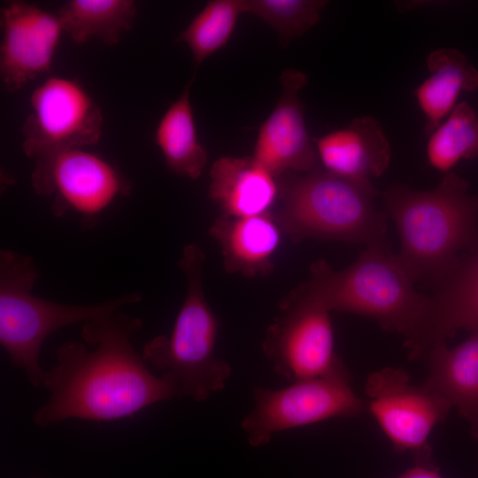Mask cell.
<instances>
[{
	"label": "cell",
	"mask_w": 478,
	"mask_h": 478,
	"mask_svg": "<svg viewBox=\"0 0 478 478\" xmlns=\"http://www.w3.org/2000/svg\"><path fill=\"white\" fill-rule=\"evenodd\" d=\"M143 321L120 310L82 324L81 342L55 351L56 364L44 371L48 401L33 423L49 428L67 420L114 421L179 397L173 381L156 375L135 351L133 338Z\"/></svg>",
	"instance_id": "obj_1"
},
{
	"label": "cell",
	"mask_w": 478,
	"mask_h": 478,
	"mask_svg": "<svg viewBox=\"0 0 478 478\" xmlns=\"http://www.w3.org/2000/svg\"><path fill=\"white\" fill-rule=\"evenodd\" d=\"M382 199L399 235L397 257L414 283L435 288L478 242V194L453 172L431 190L394 184Z\"/></svg>",
	"instance_id": "obj_2"
},
{
	"label": "cell",
	"mask_w": 478,
	"mask_h": 478,
	"mask_svg": "<svg viewBox=\"0 0 478 478\" xmlns=\"http://www.w3.org/2000/svg\"><path fill=\"white\" fill-rule=\"evenodd\" d=\"M310 272L303 287L329 312L373 318L383 329L404 335L405 342L418 332L429 296L416 291L389 243L366 247L341 271L318 260Z\"/></svg>",
	"instance_id": "obj_3"
},
{
	"label": "cell",
	"mask_w": 478,
	"mask_h": 478,
	"mask_svg": "<svg viewBox=\"0 0 478 478\" xmlns=\"http://www.w3.org/2000/svg\"><path fill=\"white\" fill-rule=\"evenodd\" d=\"M204 259L198 245L185 246L179 263L186 276L185 299L171 333L155 336L142 351L150 368L173 382L180 397L197 402L224 389L232 374L230 364L215 352L220 324L204 291Z\"/></svg>",
	"instance_id": "obj_4"
},
{
	"label": "cell",
	"mask_w": 478,
	"mask_h": 478,
	"mask_svg": "<svg viewBox=\"0 0 478 478\" xmlns=\"http://www.w3.org/2000/svg\"><path fill=\"white\" fill-rule=\"evenodd\" d=\"M37 278L29 256L1 251L0 343L12 365L22 370L34 387L42 388L45 370L40 365V353L50 334L138 303L142 296L131 293L92 305L60 304L31 293Z\"/></svg>",
	"instance_id": "obj_5"
},
{
	"label": "cell",
	"mask_w": 478,
	"mask_h": 478,
	"mask_svg": "<svg viewBox=\"0 0 478 478\" xmlns=\"http://www.w3.org/2000/svg\"><path fill=\"white\" fill-rule=\"evenodd\" d=\"M371 182H357L315 169L285 190L277 222L293 241L337 240L388 244L387 214L375 207Z\"/></svg>",
	"instance_id": "obj_6"
},
{
	"label": "cell",
	"mask_w": 478,
	"mask_h": 478,
	"mask_svg": "<svg viewBox=\"0 0 478 478\" xmlns=\"http://www.w3.org/2000/svg\"><path fill=\"white\" fill-rule=\"evenodd\" d=\"M254 408L241 422L249 443L266 445L280 431L338 417H357L366 404L351 386L345 366L319 378L291 382L288 387L252 389Z\"/></svg>",
	"instance_id": "obj_7"
},
{
	"label": "cell",
	"mask_w": 478,
	"mask_h": 478,
	"mask_svg": "<svg viewBox=\"0 0 478 478\" xmlns=\"http://www.w3.org/2000/svg\"><path fill=\"white\" fill-rule=\"evenodd\" d=\"M329 311L304 287L281 304L262 344L274 371L297 382L328 375L344 366L334 349Z\"/></svg>",
	"instance_id": "obj_8"
},
{
	"label": "cell",
	"mask_w": 478,
	"mask_h": 478,
	"mask_svg": "<svg viewBox=\"0 0 478 478\" xmlns=\"http://www.w3.org/2000/svg\"><path fill=\"white\" fill-rule=\"evenodd\" d=\"M365 391L366 410L377 420L397 452H411L413 464L435 462L428 442L433 428L451 406L423 384L412 385L400 368L385 367L371 374Z\"/></svg>",
	"instance_id": "obj_9"
},
{
	"label": "cell",
	"mask_w": 478,
	"mask_h": 478,
	"mask_svg": "<svg viewBox=\"0 0 478 478\" xmlns=\"http://www.w3.org/2000/svg\"><path fill=\"white\" fill-rule=\"evenodd\" d=\"M30 107L22 127V149L28 158L94 145L102 136V111L75 80L46 79L31 94Z\"/></svg>",
	"instance_id": "obj_10"
},
{
	"label": "cell",
	"mask_w": 478,
	"mask_h": 478,
	"mask_svg": "<svg viewBox=\"0 0 478 478\" xmlns=\"http://www.w3.org/2000/svg\"><path fill=\"white\" fill-rule=\"evenodd\" d=\"M31 183L38 195L52 198V212L60 217L68 212L95 217L130 189L112 165L81 149L38 157Z\"/></svg>",
	"instance_id": "obj_11"
},
{
	"label": "cell",
	"mask_w": 478,
	"mask_h": 478,
	"mask_svg": "<svg viewBox=\"0 0 478 478\" xmlns=\"http://www.w3.org/2000/svg\"><path fill=\"white\" fill-rule=\"evenodd\" d=\"M1 27V82L16 92L50 71L64 31L57 13L22 1L3 6Z\"/></svg>",
	"instance_id": "obj_12"
},
{
	"label": "cell",
	"mask_w": 478,
	"mask_h": 478,
	"mask_svg": "<svg viewBox=\"0 0 478 478\" xmlns=\"http://www.w3.org/2000/svg\"><path fill=\"white\" fill-rule=\"evenodd\" d=\"M306 82L304 73L285 69L281 74V97L259 128L252 157L274 177L286 171L317 169L315 140L307 132L298 98Z\"/></svg>",
	"instance_id": "obj_13"
},
{
	"label": "cell",
	"mask_w": 478,
	"mask_h": 478,
	"mask_svg": "<svg viewBox=\"0 0 478 478\" xmlns=\"http://www.w3.org/2000/svg\"><path fill=\"white\" fill-rule=\"evenodd\" d=\"M433 289L418 332L405 344L412 359H423L433 344L459 330L478 328V242Z\"/></svg>",
	"instance_id": "obj_14"
},
{
	"label": "cell",
	"mask_w": 478,
	"mask_h": 478,
	"mask_svg": "<svg viewBox=\"0 0 478 478\" xmlns=\"http://www.w3.org/2000/svg\"><path fill=\"white\" fill-rule=\"evenodd\" d=\"M319 160L330 174L357 182H371L388 168L390 145L380 123L357 117L344 128L315 140Z\"/></svg>",
	"instance_id": "obj_15"
},
{
	"label": "cell",
	"mask_w": 478,
	"mask_h": 478,
	"mask_svg": "<svg viewBox=\"0 0 478 478\" xmlns=\"http://www.w3.org/2000/svg\"><path fill=\"white\" fill-rule=\"evenodd\" d=\"M470 332L452 349L446 342L429 348L423 358L428 365V374L422 384L451 406H456L478 439V328Z\"/></svg>",
	"instance_id": "obj_16"
},
{
	"label": "cell",
	"mask_w": 478,
	"mask_h": 478,
	"mask_svg": "<svg viewBox=\"0 0 478 478\" xmlns=\"http://www.w3.org/2000/svg\"><path fill=\"white\" fill-rule=\"evenodd\" d=\"M210 178V198L230 217L267 213L278 195L274 176L252 156L220 158Z\"/></svg>",
	"instance_id": "obj_17"
},
{
	"label": "cell",
	"mask_w": 478,
	"mask_h": 478,
	"mask_svg": "<svg viewBox=\"0 0 478 478\" xmlns=\"http://www.w3.org/2000/svg\"><path fill=\"white\" fill-rule=\"evenodd\" d=\"M210 235L220 247L227 272L250 277L271 272L281 227L269 212L245 218L222 214L211 227Z\"/></svg>",
	"instance_id": "obj_18"
},
{
	"label": "cell",
	"mask_w": 478,
	"mask_h": 478,
	"mask_svg": "<svg viewBox=\"0 0 478 478\" xmlns=\"http://www.w3.org/2000/svg\"><path fill=\"white\" fill-rule=\"evenodd\" d=\"M430 75L413 91L425 115L424 132L430 135L452 111L462 91L478 89V71L460 51L443 48L427 58Z\"/></svg>",
	"instance_id": "obj_19"
},
{
	"label": "cell",
	"mask_w": 478,
	"mask_h": 478,
	"mask_svg": "<svg viewBox=\"0 0 478 478\" xmlns=\"http://www.w3.org/2000/svg\"><path fill=\"white\" fill-rule=\"evenodd\" d=\"M193 81L187 83L161 117L154 140L173 173L197 180L206 165L207 152L199 142L190 102Z\"/></svg>",
	"instance_id": "obj_20"
},
{
	"label": "cell",
	"mask_w": 478,
	"mask_h": 478,
	"mask_svg": "<svg viewBox=\"0 0 478 478\" xmlns=\"http://www.w3.org/2000/svg\"><path fill=\"white\" fill-rule=\"evenodd\" d=\"M136 11L132 0H70L57 15L73 42L96 39L113 46L132 28Z\"/></svg>",
	"instance_id": "obj_21"
},
{
	"label": "cell",
	"mask_w": 478,
	"mask_h": 478,
	"mask_svg": "<svg viewBox=\"0 0 478 478\" xmlns=\"http://www.w3.org/2000/svg\"><path fill=\"white\" fill-rule=\"evenodd\" d=\"M427 157L434 168L444 173L460 160L478 157V114L468 103L457 104L430 135Z\"/></svg>",
	"instance_id": "obj_22"
},
{
	"label": "cell",
	"mask_w": 478,
	"mask_h": 478,
	"mask_svg": "<svg viewBox=\"0 0 478 478\" xmlns=\"http://www.w3.org/2000/svg\"><path fill=\"white\" fill-rule=\"evenodd\" d=\"M242 12H244L243 0L210 1L177 41L187 44L197 66L227 43Z\"/></svg>",
	"instance_id": "obj_23"
},
{
	"label": "cell",
	"mask_w": 478,
	"mask_h": 478,
	"mask_svg": "<svg viewBox=\"0 0 478 478\" xmlns=\"http://www.w3.org/2000/svg\"><path fill=\"white\" fill-rule=\"evenodd\" d=\"M244 12L252 13L271 26L279 35L281 46L316 25L322 0H243Z\"/></svg>",
	"instance_id": "obj_24"
},
{
	"label": "cell",
	"mask_w": 478,
	"mask_h": 478,
	"mask_svg": "<svg viewBox=\"0 0 478 478\" xmlns=\"http://www.w3.org/2000/svg\"><path fill=\"white\" fill-rule=\"evenodd\" d=\"M396 478H443L436 462L430 464H413V466Z\"/></svg>",
	"instance_id": "obj_25"
},
{
	"label": "cell",
	"mask_w": 478,
	"mask_h": 478,
	"mask_svg": "<svg viewBox=\"0 0 478 478\" xmlns=\"http://www.w3.org/2000/svg\"><path fill=\"white\" fill-rule=\"evenodd\" d=\"M33 478H41V477H33Z\"/></svg>",
	"instance_id": "obj_26"
}]
</instances>
